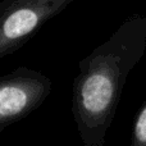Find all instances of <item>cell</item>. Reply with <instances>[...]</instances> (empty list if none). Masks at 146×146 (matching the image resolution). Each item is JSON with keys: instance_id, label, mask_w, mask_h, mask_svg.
Here are the masks:
<instances>
[{"instance_id": "obj_1", "label": "cell", "mask_w": 146, "mask_h": 146, "mask_svg": "<svg viewBox=\"0 0 146 146\" xmlns=\"http://www.w3.org/2000/svg\"><path fill=\"white\" fill-rule=\"evenodd\" d=\"M146 49V15L127 18L110 37L80 60L72 113L85 146H103L129 72Z\"/></svg>"}, {"instance_id": "obj_2", "label": "cell", "mask_w": 146, "mask_h": 146, "mask_svg": "<svg viewBox=\"0 0 146 146\" xmlns=\"http://www.w3.org/2000/svg\"><path fill=\"white\" fill-rule=\"evenodd\" d=\"M73 0H1L0 58L12 55Z\"/></svg>"}, {"instance_id": "obj_3", "label": "cell", "mask_w": 146, "mask_h": 146, "mask_svg": "<svg viewBox=\"0 0 146 146\" xmlns=\"http://www.w3.org/2000/svg\"><path fill=\"white\" fill-rule=\"evenodd\" d=\"M51 80L44 73L18 67L0 78V131L40 108L51 92Z\"/></svg>"}, {"instance_id": "obj_4", "label": "cell", "mask_w": 146, "mask_h": 146, "mask_svg": "<svg viewBox=\"0 0 146 146\" xmlns=\"http://www.w3.org/2000/svg\"><path fill=\"white\" fill-rule=\"evenodd\" d=\"M132 145L146 146V101L142 104L141 109L132 127Z\"/></svg>"}]
</instances>
